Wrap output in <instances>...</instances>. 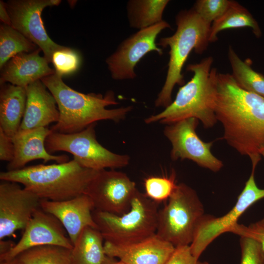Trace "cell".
I'll list each match as a JSON object with an SVG mask.
<instances>
[{
  "label": "cell",
  "instance_id": "obj_1",
  "mask_svg": "<svg viewBox=\"0 0 264 264\" xmlns=\"http://www.w3.org/2000/svg\"><path fill=\"white\" fill-rule=\"evenodd\" d=\"M215 112L222 139L259 163L264 151V98L240 88L231 74L218 72Z\"/></svg>",
  "mask_w": 264,
  "mask_h": 264
},
{
  "label": "cell",
  "instance_id": "obj_2",
  "mask_svg": "<svg viewBox=\"0 0 264 264\" xmlns=\"http://www.w3.org/2000/svg\"><path fill=\"white\" fill-rule=\"evenodd\" d=\"M41 80L54 97L59 111L58 121L50 128L52 132H78L101 120L118 122L124 120L132 109L131 106L108 109L107 107L118 104L112 91L104 95L85 94L68 86L56 73Z\"/></svg>",
  "mask_w": 264,
  "mask_h": 264
},
{
  "label": "cell",
  "instance_id": "obj_3",
  "mask_svg": "<svg viewBox=\"0 0 264 264\" xmlns=\"http://www.w3.org/2000/svg\"><path fill=\"white\" fill-rule=\"evenodd\" d=\"M213 59L209 56L199 63L189 64L187 70L193 73L191 80L180 87L174 101L160 112L145 119L146 124L159 122L169 125L195 118L204 128H212L217 120L215 112L217 69L212 67Z\"/></svg>",
  "mask_w": 264,
  "mask_h": 264
},
{
  "label": "cell",
  "instance_id": "obj_4",
  "mask_svg": "<svg viewBox=\"0 0 264 264\" xmlns=\"http://www.w3.org/2000/svg\"><path fill=\"white\" fill-rule=\"evenodd\" d=\"M99 171L84 167L73 159L1 172L0 179L21 184L41 199L63 201L85 194Z\"/></svg>",
  "mask_w": 264,
  "mask_h": 264
},
{
  "label": "cell",
  "instance_id": "obj_5",
  "mask_svg": "<svg viewBox=\"0 0 264 264\" xmlns=\"http://www.w3.org/2000/svg\"><path fill=\"white\" fill-rule=\"evenodd\" d=\"M176 30L171 36L160 39L157 44L170 51L164 84L156 98V107L166 108L172 102L173 90L176 85H184L183 66L191 51L203 53L207 48L211 24L204 21L192 8L180 11L176 18Z\"/></svg>",
  "mask_w": 264,
  "mask_h": 264
},
{
  "label": "cell",
  "instance_id": "obj_6",
  "mask_svg": "<svg viewBox=\"0 0 264 264\" xmlns=\"http://www.w3.org/2000/svg\"><path fill=\"white\" fill-rule=\"evenodd\" d=\"M157 206V203L137 191L126 213L119 215L94 209L92 216L105 241L129 244L156 234Z\"/></svg>",
  "mask_w": 264,
  "mask_h": 264
},
{
  "label": "cell",
  "instance_id": "obj_7",
  "mask_svg": "<svg viewBox=\"0 0 264 264\" xmlns=\"http://www.w3.org/2000/svg\"><path fill=\"white\" fill-rule=\"evenodd\" d=\"M205 215L196 192L185 183L177 184L158 211L156 235L175 247L190 245Z\"/></svg>",
  "mask_w": 264,
  "mask_h": 264
},
{
  "label": "cell",
  "instance_id": "obj_8",
  "mask_svg": "<svg viewBox=\"0 0 264 264\" xmlns=\"http://www.w3.org/2000/svg\"><path fill=\"white\" fill-rule=\"evenodd\" d=\"M95 124L75 133L52 132L45 140L47 151L50 154L59 151L69 153L81 165L96 171L112 170L128 165L130 160L128 155L115 154L98 142Z\"/></svg>",
  "mask_w": 264,
  "mask_h": 264
},
{
  "label": "cell",
  "instance_id": "obj_9",
  "mask_svg": "<svg viewBox=\"0 0 264 264\" xmlns=\"http://www.w3.org/2000/svg\"><path fill=\"white\" fill-rule=\"evenodd\" d=\"M256 166V165H252L251 175L242 191L235 205L227 213L219 218L205 215L190 245L192 253L197 259H199L207 246L218 237L229 232L248 208L264 198V189L258 187L255 179Z\"/></svg>",
  "mask_w": 264,
  "mask_h": 264
},
{
  "label": "cell",
  "instance_id": "obj_10",
  "mask_svg": "<svg viewBox=\"0 0 264 264\" xmlns=\"http://www.w3.org/2000/svg\"><path fill=\"white\" fill-rule=\"evenodd\" d=\"M170 27V24L163 20L139 30L123 41L106 60L111 78L115 80L134 79L136 77L135 66L146 54L151 51H155L160 55L163 54L156 40L162 30Z\"/></svg>",
  "mask_w": 264,
  "mask_h": 264
},
{
  "label": "cell",
  "instance_id": "obj_11",
  "mask_svg": "<svg viewBox=\"0 0 264 264\" xmlns=\"http://www.w3.org/2000/svg\"><path fill=\"white\" fill-rule=\"evenodd\" d=\"M138 190L135 183L124 173L99 171L85 192L91 199L94 209L121 215L130 210Z\"/></svg>",
  "mask_w": 264,
  "mask_h": 264
},
{
  "label": "cell",
  "instance_id": "obj_12",
  "mask_svg": "<svg viewBox=\"0 0 264 264\" xmlns=\"http://www.w3.org/2000/svg\"><path fill=\"white\" fill-rule=\"evenodd\" d=\"M60 0H11L5 2L11 26L37 45L44 57L51 62L53 53L62 48L47 35L41 15L48 6H57Z\"/></svg>",
  "mask_w": 264,
  "mask_h": 264
},
{
  "label": "cell",
  "instance_id": "obj_13",
  "mask_svg": "<svg viewBox=\"0 0 264 264\" xmlns=\"http://www.w3.org/2000/svg\"><path fill=\"white\" fill-rule=\"evenodd\" d=\"M198 122L196 118H190L165 127L164 134L172 147L171 159H189L201 167L218 172L222 168L223 163L211 152L213 142H204L198 135L196 129Z\"/></svg>",
  "mask_w": 264,
  "mask_h": 264
},
{
  "label": "cell",
  "instance_id": "obj_14",
  "mask_svg": "<svg viewBox=\"0 0 264 264\" xmlns=\"http://www.w3.org/2000/svg\"><path fill=\"white\" fill-rule=\"evenodd\" d=\"M41 199L20 184L1 180L0 183V240L24 230Z\"/></svg>",
  "mask_w": 264,
  "mask_h": 264
},
{
  "label": "cell",
  "instance_id": "obj_15",
  "mask_svg": "<svg viewBox=\"0 0 264 264\" xmlns=\"http://www.w3.org/2000/svg\"><path fill=\"white\" fill-rule=\"evenodd\" d=\"M23 230L19 241L7 253L0 256V261L13 259L22 252L40 245H57L70 249L73 248V244L60 221L41 208L34 213Z\"/></svg>",
  "mask_w": 264,
  "mask_h": 264
},
{
  "label": "cell",
  "instance_id": "obj_16",
  "mask_svg": "<svg viewBox=\"0 0 264 264\" xmlns=\"http://www.w3.org/2000/svg\"><path fill=\"white\" fill-rule=\"evenodd\" d=\"M40 206L60 221L73 245L85 228L98 229L92 216L93 203L86 194L63 201L41 199Z\"/></svg>",
  "mask_w": 264,
  "mask_h": 264
},
{
  "label": "cell",
  "instance_id": "obj_17",
  "mask_svg": "<svg viewBox=\"0 0 264 264\" xmlns=\"http://www.w3.org/2000/svg\"><path fill=\"white\" fill-rule=\"evenodd\" d=\"M104 248L107 256L118 258L125 264H165L176 247L155 234L129 244L105 241Z\"/></svg>",
  "mask_w": 264,
  "mask_h": 264
},
{
  "label": "cell",
  "instance_id": "obj_18",
  "mask_svg": "<svg viewBox=\"0 0 264 264\" xmlns=\"http://www.w3.org/2000/svg\"><path fill=\"white\" fill-rule=\"evenodd\" d=\"M52 132L47 127L19 131L12 138L14 155L12 160L7 165V171L21 169L29 162L35 160L42 159L44 163L50 161L57 163L68 161L67 155H52L47 151L45 140Z\"/></svg>",
  "mask_w": 264,
  "mask_h": 264
},
{
  "label": "cell",
  "instance_id": "obj_19",
  "mask_svg": "<svg viewBox=\"0 0 264 264\" xmlns=\"http://www.w3.org/2000/svg\"><path fill=\"white\" fill-rule=\"evenodd\" d=\"M39 48L30 53L16 55L0 68V84L6 82L26 88L31 83L55 73L44 57L40 55Z\"/></svg>",
  "mask_w": 264,
  "mask_h": 264
},
{
  "label": "cell",
  "instance_id": "obj_20",
  "mask_svg": "<svg viewBox=\"0 0 264 264\" xmlns=\"http://www.w3.org/2000/svg\"><path fill=\"white\" fill-rule=\"evenodd\" d=\"M26 103L20 130L46 127L60 116L56 100L41 80L26 87Z\"/></svg>",
  "mask_w": 264,
  "mask_h": 264
},
{
  "label": "cell",
  "instance_id": "obj_21",
  "mask_svg": "<svg viewBox=\"0 0 264 264\" xmlns=\"http://www.w3.org/2000/svg\"><path fill=\"white\" fill-rule=\"evenodd\" d=\"M26 88L0 84V128L12 138L19 131L26 103Z\"/></svg>",
  "mask_w": 264,
  "mask_h": 264
},
{
  "label": "cell",
  "instance_id": "obj_22",
  "mask_svg": "<svg viewBox=\"0 0 264 264\" xmlns=\"http://www.w3.org/2000/svg\"><path fill=\"white\" fill-rule=\"evenodd\" d=\"M103 240L98 229L85 228L71 250V264H103L106 256Z\"/></svg>",
  "mask_w": 264,
  "mask_h": 264
},
{
  "label": "cell",
  "instance_id": "obj_23",
  "mask_svg": "<svg viewBox=\"0 0 264 264\" xmlns=\"http://www.w3.org/2000/svg\"><path fill=\"white\" fill-rule=\"evenodd\" d=\"M244 27L250 28L257 37H261L260 27L250 12L238 2L231 0L225 12L211 24L209 42H216L218 39V35L221 31Z\"/></svg>",
  "mask_w": 264,
  "mask_h": 264
},
{
  "label": "cell",
  "instance_id": "obj_24",
  "mask_svg": "<svg viewBox=\"0 0 264 264\" xmlns=\"http://www.w3.org/2000/svg\"><path fill=\"white\" fill-rule=\"evenodd\" d=\"M168 0H130L127 4L130 27L141 30L163 21V14Z\"/></svg>",
  "mask_w": 264,
  "mask_h": 264
},
{
  "label": "cell",
  "instance_id": "obj_25",
  "mask_svg": "<svg viewBox=\"0 0 264 264\" xmlns=\"http://www.w3.org/2000/svg\"><path fill=\"white\" fill-rule=\"evenodd\" d=\"M228 58L232 68L231 74L237 85L246 91L264 98V75L242 60L231 46L228 48Z\"/></svg>",
  "mask_w": 264,
  "mask_h": 264
},
{
  "label": "cell",
  "instance_id": "obj_26",
  "mask_svg": "<svg viewBox=\"0 0 264 264\" xmlns=\"http://www.w3.org/2000/svg\"><path fill=\"white\" fill-rule=\"evenodd\" d=\"M71 250L57 245H40L29 248L15 258L18 264H71Z\"/></svg>",
  "mask_w": 264,
  "mask_h": 264
},
{
  "label": "cell",
  "instance_id": "obj_27",
  "mask_svg": "<svg viewBox=\"0 0 264 264\" xmlns=\"http://www.w3.org/2000/svg\"><path fill=\"white\" fill-rule=\"evenodd\" d=\"M39 48L34 43L11 26H0V68L11 58L21 53L32 52Z\"/></svg>",
  "mask_w": 264,
  "mask_h": 264
},
{
  "label": "cell",
  "instance_id": "obj_28",
  "mask_svg": "<svg viewBox=\"0 0 264 264\" xmlns=\"http://www.w3.org/2000/svg\"><path fill=\"white\" fill-rule=\"evenodd\" d=\"M177 184L174 172L169 176H151L145 179L144 181L145 195L158 203L168 199Z\"/></svg>",
  "mask_w": 264,
  "mask_h": 264
},
{
  "label": "cell",
  "instance_id": "obj_29",
  "mask_svg": "<svg viewBox=\"0 0 264 264\" xmlns=\"http://www.w3.org/2000/svg\"><path fill=\"white\" fill-rule=\"evenodd\" d=\"M51 62L55 73L63 77L77 70L80 66L81 58L76 50L64 46L53 53Z\"/></svg>",
  "mask_w": 264,
  "mask_h": 264
},
{
  "label": "cell",
  "instance_id": "obj_30",
  "mask_svg": "<svg viewBox=\"0 0 264 264\" xmlns=\"http://www.w3.org/2000/svg\"><path fill=\"white\" fill-rule=\"evenodd\" d=\"M231 1L198 0L193 8L204 21L211 24L225 12L230 5Z\"/></svg>",
  "mask_w": 264,
  "mask_h": 264
},
{
  "label": "cell",
  "instance_id": "obj_31",
  "mask_svg": "<svg viewBox=\"0 0 264 264\" xmlns=\"http://www.w3.org/2000/svg\"><path fill=\"white\" fill-rule=\"evenodd\" d=\"M240 264H264V252L260 244L250 238L241 237Z\"/></svg>",
  "mask_w": 264,
  "mask_h": 264
},
{
  "label": "cell",
  "instance_id": "obj_32",
  "mask_svg": "<svg viewBox=\"0 0 264 264\" xmlns=\"http://www.w3.org/2000/svg\"><path fill=\"white\" fill-rule=\"evenodd\" d=\"M229 232L234 233L240 237L253 239L260 244L264 252V218L248 226L238 223L231 228Z\"/></svg>",
  "mask_w": 264,
  "mask_h": 264
},
{
  "label": "cell",
  "instance_id": "obj_33",
  "mask_svg": "<svg viewBox=\"0 0 264 264\" xmlns=\"http://www.w3.org/2000/svg\"><path fill=\"white\" fill-rule=\"evenodd\" d=\"M165 264H209L201 262L192 253L190 245L176 247Z\"/></svg>",
  "mask_w": 264,
  "mask_h": 264
},
{
  "label": "cell",
  "instance_id": "obj_34",
  "mask_svg": "<svg viewBox=\"0 0 264 264\" xmlns=\"http://www.w3.org/2000/svg\"><path fill=\"white\" fill-rule=\"evenodd\" d=\"M14 155V147L11 137L0 128V160L11 162Z\"/></svg>",
  "mask_w": 264,
  "mask_h": 264
},
{
  "label": "cell",
  "instance_id": "obj_35",
  "mask_svg": "<svg viewBox=\"0 0 264 264\" xmlns=\"http://www.w3.org/2000/svg\"><path fill=\"white\" fill-rule=\"evenodd\" d=\"M0 20L3 24L11 26V22L9 13L6 7L5 3L0 1Z\"/></svg>",
  "mask_w": 264,
  "mask_h": 264
},
{
  "label": "cell",
  "instance_id": "obj_36",
  "mask_svg": "<svg viewBox=\"0 0 264 264\" xmlns=\"http://www.w3.org/2000/svg\"><path fill=\"white\" fill-rule=\"evenodd\" d=\"M15 244H12L11 241L0 240V256L7 253Z\"/></svg>",
  "mask_w": 264,
  "mask_h": 264
},
{
  "label": "cell",
  "instance_id": "obj_37",
  "mask_svg": "<svg viewBox=\"0 0 264 264\" xmlns=\"http://www.w3.org/2000/svg\"><path fill=\"white\" fill-rule=\"evenodd\" d=\"M103 264H125L120 260H116L114 258L106 256Z\"/></svg>",
  "mask_w": 264,
  "mask_h": 264
},
{
  "label": "cell",
  "instance_id": "obj_38",
  "mask_svg": "<svg viewBox=\"0 0 264 264\" xmlns=\"http://www.w3.org/2000/svg\"><path fill=\"white\" fill-rule=\"evenodd\" d=\"M0 264H18L15 258L8 260L0 261Z\"/></svg>",
  "mask_w": 264,
  "mask_h": 264
},
{
  "label": "cell",
  "instance_id": "obj_39",
  "mask_svg": "<svg viewBox=\"0 0 264 264\" xmlns=\"http://www.w3.org/2000/svg\"><path fill=\"white\" fill-rule=\"evenodd\" d=\"M261 155L264 157V151L261 153Z\"/></svg>",
  "mask_w": 264,
  "mask_h": 264
}]
</instances>
